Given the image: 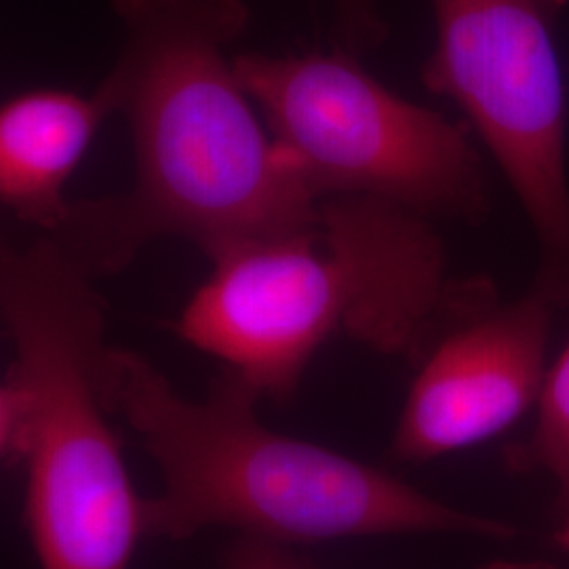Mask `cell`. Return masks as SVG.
Returning a JSON list of instances; mask_svg holds the SVG:
<instances>
[{
  "label": "cell",
  "instance_id": "cell-13",
  "mask_svg": "<svg viewBox=\"0 0 569 569\" xmlns=\"http://www.w3.org/2000/svg\"><path fill=\"white\" fill-rule=\"evenodd\" d=\"M481 569H555L542 563H496V566H488Z\"/></svg>",
  "mask_w": 569,
  "mask_h": 569
},
{
  "label": "cell",
  "instance_id": "cell-2",
  "mask_svg": "<svg viewBox=\"0 0 569 569\" xmlns=\"http://www.w3.org/2000/svg\"><path fill=\"white\" fill-rule=\"evenodd\" d=\"M103 392L161 479L143 533L186 540L228 528L279 545L456 533L505 540L515 529L451 507L380 468L268 427L262 397L222 369L203 397L173 387L148 357L108 348Z\"/></svg>",
  "mask_w": 569,
  "mask_h": 569
},
{
  "label": "cell",
  "instance_id": "cell-7",
  "mask_svg": "<svg viewBox=\"0 0 569 569\" xmlns=\"http://www.w3.org/2000/svg\"><path fill=\"white\" fill-rule=\"evenodd\" d=\"M559 305L538 289L465 308L422 352L392 435V458L430 462L486 443L521 420L540 397Z\"/></svg>",
  "mask_w": 569,
  "mask_h": 569
},
{
  "label": "cell",
  "instance_id": "cell-12",
  "mask_svg": "<svg viewBox=\"0 0 569 569\" xmlns=\"http://www.w3.org/2000/svg\"><path fill=\"white\" fill-rule=\"evenodd\" d=\"M555 540H557V545H559L561 549L568 550L569 552V519L561 521V526H559L557 533H555Z\"/></svg>",
  "mask_w": 569,
  "mask_h": 569
},
{
  "label": "cell",
  "instance_id": "cell-11",
  "mask_svg": "<svg viewBox=\"0 0 569 569\" xmlns=\"http://www.w3.org/2000/svg\"><path fill=\"white\" fill-rule=\"evenodd\" d=\"M226 569H306L298 563L284 545L270 542L262 538L244 536L239 540L226 559Z\"/></svg>",
  "mask_w": 569,
  "mask_h": 569
},
{
  "label": "cell",
  "instance_id": "cell-1",
  "mask_svg": "<svg viewBox=\"0 0 569 569\" xmlns=\"http://www.w3.org/2000/svg\"><path fill=\"white\" fill-rule=\"evenodd\" d=\"M122 42L100 82L133 143V183L72 201L58 239L96 279L167 237L209 262L253 241L315 230L323 201L247 96L228 47L243 0H110Z\"/></svg>",
  "mask_w": 569,
  "mask_h": 569
},
{
  "label": "cell",
  "instance_id": "cell-9",
  "mask_svg": "<svg viewBox=\"0 0 569 569\" xmlns=\"http://www.w3.org/2000/svg\"><path fill=\"white\" fill-rule=\"evenodd\" d=\"M531 453L557 486L563 521L569 519V342L552 361L536 401Z\"/></svg>",
  "mask_w": 569,
  "mask_h": 569
},
{
  "label": "cell",
  "instance_id": "cell-5",
  "mask_svg": "<svg viewBox=\"0 0 569 569\" xmlns=\"http://www.w3.org/2000/svg\"><path fill=\"white\" fill-rule=\"evenodd\" d=\"M345 49L239 53L237 74L310 190L399 204L425 218L486 211L483 164L467 131L373 79Z\"/></svg>",
  "mask_w": 569,
  "mask_h": 569
},
{
  "label": "cell",
  "instance_id": "cell-6",
  "mask_svg": "<svg viewBox=\"0 0 569 569\" xmlns=\"http://www.w3.org/2000/svg\"><path fill=\"white\" fill-rule=\"evenodd\" d=\"M432 91L458 103L502 169L540 247L536 287L569 306L566 84L552 37L557 0H430Z\"/></svg>",
  "mask_w": 569,
  "mask_h": 569
},
{
  "label": "cell",
  "instance_id": "cell-3",
  "mask_svg": "<svg viewBox=\"0 0 569 569\" xmlns=\"http://www.w3.org/2000/svg\"><path fill=\"white\" fill-rule=\"evenodd\" d=\"M472 287L449 277L425 216L378 199L329 197L315 230L213 258L173 331L262 401L287 403L333 333L382 355L420 357Z\"/></svg>",
  "mask_w": 569,
  "mask_h": 569
},
{
  "label": "cell",
  "instance_id": "cell-4",
  "mask_svg": "<svg viewBox=\"0 0 569 569\" xmlns=\"http://www.w3.org/2000/svg\"><path fill=\"white\" fill-rule=\"evenodd\" d=\"M96 277L39 234L0 249V317L30 411L26 526L41 569H129L143 533L103 392L106 306Z\"/></svg>",
  "mask_w": 569,
  "mask_h": 569
},
{
  "label": "cell",
  "instance_id": "cell-8",
  "mask_svg": "<svg viewBox=\"0 0 569 569\" xmlns=\"http://www.w3.org/2000/svg\"><path fill=\"white\" fill-rule=\"evenodd\" d=\"M114 114L102 84L93 93L30 89L0 108V203L21 224L56 234L70 216L66 186Z\"/></svg>",
  "mask_w": 569,
  "mask_h": 569
},
{
  "label": "cell",
  "instance_id": "cell-10",
  "mask_svg": "<svg viewBox=\"0 0 569 569\" xmlns=\"http://www.w3.org/2000/svg\"><path fill=\"white\" fill-rule=\"evenodd\" d=\"M336 47L352 56L385 41L387 23L380 16L376 0H329Z\"/></svg>",
  "mask_w": 569,
  "mask_h": 569
}]
</instances>
